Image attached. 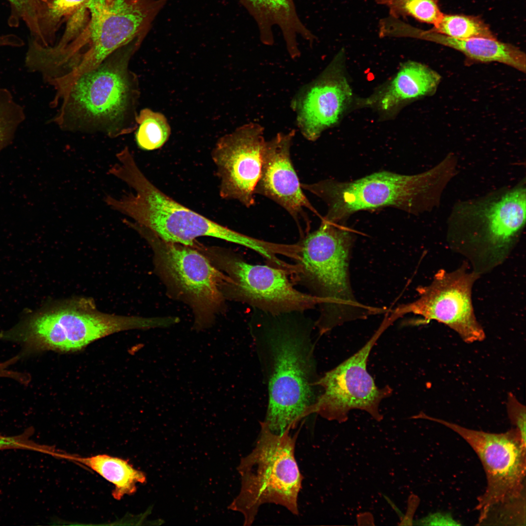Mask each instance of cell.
<instances>
[{"label":"cell","mask_w":526,"mask_h":526,"mask_svg":"<svg viewBox=\"0 0 526 526\" xmlns=\"http://www.w3.org/2000/svg\"><path fill=\"white\" fill-rule=\"evenodd\" d=\"M273 319L252 326V337L268 400L263 421L276 433L315 413L319 384L312 327L296 319Z\"/></svg>","instance_id":"6da1fadb"},{"label":"cell","mask_w":526,"mask_h":526,"mask_svg":"<svg viewBox=\"0 0 526 526\" xmlns=\"http://www.w3.org/2000/svg\"><path fill=\"white\" fill-rule=\"evenodd\" d=\"M142 41L122 46L75 79L57 103L52 122L64 131L100 132L111 138L136 130L139 87L129 64Z\"/></svg>","instance_id":"7a4b0ae2"},{"label":"cell","mask_w":526,"mask_h":526,"mask_svg":"<svg viewBox=\"0 0 526 526\" xmlns=\"http://www.w3.org/2000/svg\"><path fill=\"white\" fill-rule=\"evenodd\" d=\"M163 317L144 318L102 313L94 301L75 298L52 304L28 316L11 329L0 331V339L19 343L22 356L44 351H79L110 335L132 329L163 327Z\"/></svg>","instance_id":"3957f363"},{"label":"cell","mask_w":526,"mask_h":526,"mask_svg":"<svg viewBox=\"0 0 526 526\" xmlns=\"http://www.w3.org/2000/svg\"><path fill=\"white\" fill-rule=\"evenodd\" d=\"M354 239L347 228L322 219L319 227L300 242L294 274L312 295L322 301L316 322L320 335L345 322L381 311L359 303L353 294L349 262Z\"/></svg>","instance_id":"277c9868"},{"label":"cell","mask_w":526,"mask_h":526,"mask_svg":"<svg viewBox=\"0 0 526 526\" xmlns=\"http://www.w3.org/2000/svg\"><path fill=\"white\" fill-rule=\"evenodd\" d=\"M118 162L108 173L132 188L120 198L107 195L108 206L149 229L162 240L194 247L201 236L220 239L240 245L244 234L220 225L189 209L162 192L144 175L126 147L117 153Z\"/></svg>","instance_id":"5b68a950"},{"label":"cell","mask_w":526,"mask_h":526,"mask_svg":"<svg viewBox=\"0 0 526 526\" xmlns=\"http://www.w3.org/2000/svg\"><path fill=\"white\" fill-rule=\"evenodd\" d=\"M444 169L441 164L415 175L382 171L350 182L327 179L301 183V187L326 204L327 212L323 219L342 224L360 210L387 207L412 213L427 210L435 203L436 185L442 180Z\"/></svg>","instance_id":"8992f818"},{"label":"cell","mask_w":526,"mask_h":526,"mask_svg":"<svg viewBox=\"0 0 526 526\" xmlns=\"http://www.w3.org/2000/svg\"><path fill=\"white\" fill-rule=\"evenodd\" d=\"M291 429L276 433L260 422L254 449L241 460V489L229 508L243 514L244 526L251 525L260 507L266 504L299 514L298 499L303 477L295 456L298 432L292 436Z\"/></svg>","instance_id":"52a82bcc"},{"label":"cell","mask_w":526,"mask_h":526,"mask_svg":"<svg viewBox=\"0 0 526 526\" xmlns=\"http://www.w3.org/2000/svg\"><path fill=\"white\" fill-rule=\"evenodd\" d=\"M130 226L150 245L156 272L168 290L192 308L194 328L209 327L224 305L228 276L195 247L166 242L134 222Z\"/></svg>","instance_id":"ba28073f"},{"label":"cell","mask_w":526,"mask_h":526,"mask_svg":"<svg viewBox=\"0 0 526 526\" xmlns=\"http://www.w3.org/2000/svg\"><path fill=\"white\" fill-rule=\"evenodd\" d=\"M201 249L228 277L222 289L225 299L245 303L272 316L302 312L322 303L320 298L296 289L288 279L290 274L285 269L249 263L225 249Z\"/></svg>","instance_id":"9c48e42d"},{"label":"cell","mask_w":526,"mask_h":526,"mask_svg":"<svg viewBox=\"0 0 526 526\" xmlns=\"http://www.w3.org/2000/svg\"><path fill=\"white\" fill-rule=\"evenodd\" d=\"M168 0H106L87 5L89 21L75 41L77 71L87 72L115 51L143 39Z\"/></svg>","instance_id":"30bf717a"},{"label":"cell","mask_w":526,"mask_h":526,"mask_svg":"<svg viewBox=\"0 0 526 526\" xmlns=\"http://www.w3.org/2000/svg\"><path fill=\"white\" fill-rule=\"evenodd\" d=\"M423 418L441 424L462 437L483 465L487 487L477 499L479 523L492 508L525 497L526 445L515 429L490 433L424 414Z\"/></svg>","instance_id":"8fae6325"},{"label":"cell","mask_w":526,"mask_h":526,"mask_svg":"<svg viewBox=\"0 0 526 526\" xmlns=\"http://www.w3.org/2000/svg\"><path fill=\"white\" fill-rule=\"evenodd\" d=\"M390 325L384 319L360 350L320 376L319 384L321 392L315 413L328 420L343 422L347 420L350 411L358 409L367 412L377 421L382 419L379 404L391 395L393 389L389 386L377 387L367 371V363L373 346Z\"/></svg>","instance_id":"7c38bea8"},{"label":"cell","mask_w":526,"mask_h":526,"mask_svg":"<svg viewBox=\"0 0 526 526\" xmlns=\"http://www.w3.org/2000/svg\"><path fill=\"white\" fill-rule=\"evenodd\" d=\"M479 277L463 266L452 272L439 270L428 285L417 289L419 298L402 304L392 312L394 321L407 313L422 317L419 323L435 320L455 331L467 343L480 341L484 331L475 317L472 303V288Z\"/></svg>","instance_id":"4fadbf2b"},{"label":"cell","mask_w":526,"mask_h":526,"mask_svg":"<svg viewBox=\"0 0 526 526\" xmlns=\"http://www.w3.org/2000/svg\"><path fill=\"white\" fill-rule=\"evenodd\" d=\"M526 187L520 183L507 191L457 207L453 227L463 229L471 239L482 241L493 258L503 257L526 223Z\"/></svg>","instance_id":"5bb4252c"},{"label":"cell","mask_w":526,"mask_h":526,"mask_svg":"<svg viewBox=\"0 0 526 526\" xmlns=\"http://www.w3.org/2000/svg\"><path fill=\"white\" fill-rule=\"evenodd\" d=\"M266 141L263 129L250 123L221 137L211 152L220 181L221 198L239 201L246 207L255 204Z\"/></svg>","instance_id":"9a60e30c"},{"label":"cell","mask_w":526,"mask_h":526,"mask_svg":"<svg viewBox=\"0 0 526 526\" xmlns=\"http://www.w3.org/2000/svg\"><path fill=\"white\" fill-rule=\"evenodd\" d=\"M337 58L304 86L292 102L303 136L314 141L336 124L349 105L352 91Z\"/></svg>","instance_id":"2e32d148"},{"label":"cell","mask_w":526,"mask_h":526,"mask_svg":"<svg viewBox=\"0 0 526 526\" xmlns=\"http://www.w3.org/2000/svg\"><path fill=\"white\" fill-rule=\"evenodd\" d=\"M295 131L278 133L266 141L261 172L254 193L283 207L297 222L305 218L304 209H316L303 193L292 163L290 149Z\"/></svg>","instance_id":"e0dca14e"},{"label":"cell","mask_w":526,"mask_h":526,"mask_svg":"<svg viewBox=\"0 0 526 526\" xmlns=\"http://www.w3.org/2000/svg\"><path fill=\"white\" fill-rule=\"evenodd\" d=\"M255 20L261 41L265 45L274 43L273 28L281 30L289 55L299 56L298 38L310 43L316 38L299 17L294 0H239Z\"/></svg>","instance_id":"ac0fdd59"},{"label":"cell","mask_w":526,"mask_h":526,"mask_svg":"<svg viewBox=\"0 0 526 526\" xmlns=\"http://www.w3.org/2000/svg\"><path fill=\"white\" fill-rule=\"evenodd\" d=\"M410 37L424 39L451 47L467 57L483 62H498L526 72L525 54L514 46L498 41L496 38L476 37L456 39L432 30L412 27Z\"/></svg>","instance_id":"d6986e66"},{"label":"cell","mask_w":526,"mask_h":526,"mask_svg":"<svg viewBox=\"0 0 526 526\" xmlns=\"http://www.w3.org/2000/svg\"><path fill=\"white\" fill-rule=\"evenodd\" d=\"M440 79V75L428 67L418 62H406L370 101L382 111L394 112L405 103L432 92Z\"/></svg>","instance_id":"ffe728a7"},{"label":"cell","mask_w":526,"mask_h":526,"mask_svg":"<svg viewBox=\"0 0 526 526\" xmlns=\"http://www.w3.org/2000/svg\"><path fill=\"white\" fill-rule=\"evenodd\" d=\"M73 459L89 467L113 484L112 495L117 500L125 495L133 494L136 490V484L144 483L146 479L143 472L135 470L128 461L118 457L100 454Z\"/></svg>","instance_id":"44dd1931"},{"label":"cell","mask_w":526,"mask_h":526,"mask_svg":"<svg viewBox=\"0 0 526 526\" xmlns=\"http://www.w3.org/2000/svg\"><path fill=\"white\" fill-rule=\"evenodd\" d=\"M10 7L8 24L18 26L23 22L31 38L41 42L45 31L47 0H6Z\"/></svg>","instance_id":"7402d4cb"},{"label":"cell","mask_w":526,"mask_h":526,"mask_svg":"<svg viewBox=\"0 0 526 526\" xmlns=\"http://www.w3.org/2000/svg\"><path fill=\"white\" fill-rule=\"evenodd\" d=\"M137 125L135 137L138 147L145 150L161 148L168 140L170 129L162 113L144 109L136 117Z\"/></svg>","instance_id":"603a6c76"},{"label":"cell","mask_w":526,"mask_h":526,"mask_svg":"<svg viewBox=\"0 0 526 526\" xmlns=\"http://www.w3.org/2000/svg\"><path fill=\"white\" fill-rule=\"evenodd\" d=\"M456 39L476 37L495 38L488 25L479 17L443 14L431 29Z\"/></svg>","instance_id":"cb8c5ba5"},{"label":"cell","mask_w":526,"mask_h":526,"mask_svg":"<svg viewBox=\"0 0 526 526\" xmlns=\"http://www.w3.org/2000/svg\"><path fill=\"white\" fill-rule=\"evenodd\" d=\"M439 0H376L378 4L389 9L391 17H411L423 23L435 25L443 13L439 6Z\"/></svg>","instance_id":"d4e9b609"},{"label":"cell","mask_w":526,"mask_h":526,"mask_svg":"<svg viewBox=\"0 0 526 526\" xmlns=\"http://www.w3.org/2000/svg\"><path fill=\"white\" fill-rule=\"evenodd\" d=\"M25 118L24 109L15 101L10 91L0 88V150L11 142Z\"/></svg>","instance_id":"484cf974"},{"label":"cell","mask_w":526,"mask_h":526,"mask_svg":"<svg viewBox=\"0 0 526 526\" xmlns=\"http://www.w3.org/2000/svg\"><path fill=\"white\" fill-rule=\"evenodd\" d=\"M89 0H47L46 25L48 39L54 45L60 26L85 6Z\"/></svg>","instance_id":"4316f807"},{"label":"cell","mask_w":526,"mask_h":526,"mask_svg":"<svg viewBox=\"0 0 526 526\" xmlns=\"http://www.w3.org/2000/svg\"><path fill=\"white\" fill-rule=\"evenodd\" d=\"M32 430L28 429L23 433L15 436L0 434V450L16 449L41 451L43 446L30 439Z\"/></svg>","instance_id":"83f0119b"},{"label":"cell","mask_w":526,"mask_h":526,"mask_svg":"<svg viewBox=\"0 0 526 526\" xmlns=\"http://www.w3.org/2000/svg\"><path fill=\"white\" fill-rule=\"evenodd\" d=\"M507 411L511 422L519 432L522 440L526 443V406L520 403L512 393L508 394Z\"/></svg>","instance_id":"f1b7e54d"},{"label":"cell","mask_w":526,"mask_h":526,"mask_svg":"<svg viewBox=\"0 0 526 526\" xmlns=\"http://www.w3.org/2000/svg\"><path fill=\"white\" fill-rule=\"evenodd\" d=\"M417 525L459 526L461 524L449 513L436 512L419 520Z\"/></svg>","instance_id":"f546056e"},{"label":"cell","mask_w":526,"mask_h":526,"mask_svg":"<svg viewBox=\"0 0 526 526\" xmlns=\"http://www.w3.org/2000/svg\"><path fill=\"white\" fill-rule=\"evenodd\" d=\"M20 358L19 355L0 363V377H9L16 380L20 383L26 384L29 380V375L26 373L14 371L8 369L10 366L16 362Z\"/></svg>","instance_id":"4dcf8cb0"},{"label":"cell","mask_w":526,"mask_h":526,"mask_svg":"<svg viewBox=\"0 0 526 526\" xmlns=\"http://www.w3.org/2000/svg\"><path fill=\"white\" fill-rule=\"evenodd\" d=\"M24 44L23 40L15 34H8L0 35V47L4 46L20 47Z\"/></svg>","instance_id":"1f68e13d"}]
</instances>
